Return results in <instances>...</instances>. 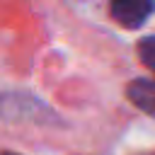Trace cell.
Instances as JSON below:
<instances>
[{
    "label": "cell",
    "instance_id": "cell-3",
    "mask_svg": "<svg viewBox=\"0 0 155 155\" xmlns=\"http://www.w3.org/2000/svg\"><path fill=\"white\" fill-rule=\"evenodd\" d=\"M138 56H140L143 65L155 73V36H148L138 44Z\"/></svg>",
    "mask_w": 155,
    "mask_h": 155
},
{
    "label": "cell",
    "instance_id": "cell-4",
    "mask_svg": "<svg viewBox=\"0 0 155 155\" xmlns=\"http://www.w3.org/2000/svg\"><path fill=\"white\" fill-rule=\"evenodd\" d=\"M0 155H19V153H0Z\"/></svg>",
    "mask_w": 155,
    "mask_h": 155
},
{
    "label": "cell",
    "instance_id": "cell-1",
    "mask_svg": "<svg viewBox=\"0 0 155 155\" xmlns=\"http://www.w3.org/2000/svg\"><path fill=\"white\" fill-rule=\"evenodd\" d=\"M153 7H155V0H111L109 12L121 27L136 29L150 17Z\"/></svg>",
    "mask_w": 155,
    "mask_h": 155
},
{
    "label": "cell",
    "instance_id": "cell-2",
    "mask_svg": "<svg viewBox=\"0 0 155 155\" xmlns=\"http://www.w3.org/2000/svg\"><path fill=\"white\" fill-rule=\"evenodd\" d=\"M126 97L140 111L155 116V80H133L126 87Z\"/></svg>",
    "mask_w": 155,
    "mask_h": 155
}]
</instances>
